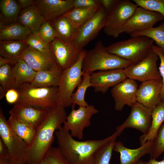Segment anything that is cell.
<instances>
[{
	"label": "cell",
	"instance_id": "6da1fadb",
	"mask_svg": "<svg viewBox=\"0 0 164 164\" xmlns=\"http://www.w3.org/2000/svg\"><path fill=\"white\" fill-rule=\"evenodd\" d=\"M67 117L65 108L57 105L46 109L36 128L34 138L27 151V164H39L52 147L55 132L62 127Z\"/></svg>",
	"mask_w": 164,
	"mask_h": 164
},
{
	"label": "cell",
	"instance_id": "7a4b0ae2",
	"mask_svg": "<svg viewBox=\"0 0 164 164\" xmlns=\"http://www.w3.org/2000/svg\"><path fill=\"white\" fill-rule=\"evenodd\" d=\"M123 131L116 129L111 135L100 140L79 141L62 126L55 132L58 148L69 164H94L95 154L101 147Z\"/></svg>",
	"mask_w": 164,
	"mask_h": 164
},
{
	"label": "cell",
	"instance_id": "3957f363",
	"mask_svg": "<svg viewBox=\"0 0 164 164\" xmlns=\"http://www.w3.org/2000/svg\"><path fill=\"white\" fill-rule=\"evenodd\" d=\"M132 64L131 61L108 52L102 41L99 40L96 43L93 48L86 50L82 70L84 73L91 74L98 70L124 69Z\"/></svg>",
	"mask_w": 164,
	"mask_h": 164
},
{
	"label": "cell",
	"instance_id": "277c9868",
	"mask_svg": "<svg viewBox=\"0 0 164 164\" xmlns=\"http://www.w3.org/2000/svg\"><path fill=\"white\" fill-rule=\"evenodd\" d=\"M154 41L144 36H140L112 43L105 47L109 52L130 60L131 65L137 64L151 51Z\"/></svg>",
	"mask_w": 164,
	"mask_h": 164
},
{
	"label": "cell",
	"instance_id": "5b68a950",
	"mask_svg": "<svg viewBox=\"0 0 164 164\" xmlns=\"http://www.w3.org/2000/svg\"><path fill=\"white\" fill-rule=\"evenodd\" d=\"M15 88L19 92V97L15 104L44 110L57 105L58 87H38L26 83Z\"/></svg>",
	"mask_w": 164,
	"mask_h": 164
},
{
	"label": "cell",
	"instance_id": "8992f818",
	"mask_svg": "<svg viewBox=\"0 0 164 164\" xmlns=\"http://www.w3.org/2000/svg\"><path fill=\"white\" fill-rule=\"evenodd\" d=\"M85 54L86 50L83 49L77 61L70 67L63 70L58 87L57 105L65 108L72 106L71 96L83 80L82 65Z\"/></svg>",
	"mask_w": 164,
	"mask_h": 164
},
{
	"label": "cell",
	"instance_id": "52a82bcc",
	"mask_svg": "<svg viewBox=\"0 0 164 164\" xmlns=\"http://www.w3.org/2000/svg\"><path fill=\"white\" fill-rule=\"evenodd\" d=\"M138 6L130 0H118L108 14L104 28L105 33L114 38L123 33L124 25L134 13Z\"/></svg>",
	"mask_w": 164,
	"mask_h": 164
},
{
	"label": "cell",
	"instance_id": "ba28073f",
	"mask_svg": "<svg viewBox=\"0 0 164 164\" xmlns=\"http://www.w3.org/2000/svg\"><path fill=\"white\" fill-rule=\"evenodd\" d=\"M108 14L102 6L87 22L77 29L72 42L77 48L82 50L95 39L105 26Z\"/></svg>",
	"mask_w": 164,
	"mask_h": 164
},
{
	"label": "cell",
	"instance_id": "9c48e42d",
	"mask_svg": "<svg viewBox=\"0 0 164 164\" xmlns=\"http://www.w3.org/2000/svg\"><path fill=\"white\" fill-rule=\"evenodd\" d=\"M159 58L157 54L152 50L140 62L124 69V72L127 78L142 82L161 79L157 66Z\"/></svg>",
	"mask_w": 164,
	"mask_h": 164
},
{
	"label": "cell",
	"instance_id": "30bf717a",
	"mask_svg": "<svg viewBox=\"0 0 164 164\" xmlns=\"http://www.w3.org/2000/svg\"><path fill=\"white\" fill-rule=\"evenodd\" d=\"M72 108L67 116L62 127L65 130L69 131L73 137L81 140L83 137L84 129L90 125L91 118L99 111L91 104L86 107L79 106L77 110L74 108Z\"/></svg>",
	"mask_w": 164,
	"mask_h": 164
},
{
	"label": "cell",
	"instance_id": "8fae6325",
	"mask_svg": "<svg viewBox=\"0 0 164 164\" xmlns=\"http://www.w3.org/2000/svg\"><path fill=\"white\" fill-rule=\"evenodd\" d=\"M0 138L9 150L10 160L15 159L26 161L28 145L10 128L1 106L0 107Z\"/></svg>",
	"mask_w": 164,
	"mask_h": 164
},
{
	"label": "cell",
	"instance_id": "7c38bea8",
	"mask_svg": "<svg viewBox=\"0 0 164 164\" xmlns=\"http://www.w3.org/2000/svg\"><path fill=\"white\" fill-rule=\"evenodd\" d=\"M164 20L160 14L138 6L124 25L123 33L130 35L153 27L158 22Z\"/></svg>",
	"mask_w": 164,
	"mask_h": 164
},
{
	"label": "cell",
	"instance_id": "4fadbf2b",
	"mask_svg": "<svg viewBox=\"0 0 164 164\" xmlns=\"http://www.w3.org/2000/svg\"><path fill=\"white\" fill-rule=\"evenodd\" d=\"M50 44L55 62L63 70L74 64L78 60L83 50L77 48L72 43L64 42L56 38Z\"/></svg>",
	"mask_w": 164,
	"mask_h": 164
},
{
	"label": "cell",
	"instance_id": "5bb4252c",
	"mask_svg": "<svg viewBox=\"0 0 164 164\" xmlns=\"http://www.w3.org/2000/svg\"><path fill=\"white\" fill-rule=\"evenodd\" d=\"M130 113L126 120L116 129L124 130L128 128H134L146 135L150 129L152 120V111L136 102L131 107Z\"/></svg>",
	"mask_w": 164,
	"mask_h": 164
},
{
	"label": "cell",
	"instance_id": "9a60e30c",
	"mask_svg": "<svg viewBox=\"0 0 164 164\" xmlns=\"http://www.w3.org/2000/svg\"><path fill=\"white\" fill-rule=\"evenodd\" d=\"M138 87L135 80L127 78L112 88L111 92L114 101L115 110L121 111L125 105L131 107L137 102Z\"/></svg>",
	"mask_w": 164,
	"mask_h": 164
},
{
	"label": "cell",
	"instance_id": "2e32d148",
	"mask_svg": "<svg viewBox=\"0 0 164 164\" xmlns=\"http://www.w3.org/2000/svg\"><path fill=\"white\" fill-rule=\"evenodd\" d=\"M124 69L99 71L90 74L91 82L94 92L104 94L127 78Z\"/></svg>",
	"mask_w": 164,
	"mask_h": 164
},
{
	"label": "cell",
	"instance_id": "e0dca14e",
	"mask_svg": "<svg viewBox=\"0 0 164 164\" xmlns=\"http://www.w3.org/2000/svg\"><path fill=\"white\" fill-rule=\"evenodd\" d=\"M162 87V79L142 82L137 92V102L152 111L161 101Z\"/></svg>",
	"mask_w": 164,
	"mask_h": 164
},
{
	"label": "cell",
	"instance_id": "ac0fdd59",
	"mask_svg": "<svg viewBox=\"0 0 164 164\" xmlns=\"http://www.w3.org/2000/svg\"><path fill=\"white\" fill-rule=\"evenodd\" d=\"M21 58L36 72L51 70L58 66L51 51H41L29 46L22 53Z\"/></svg>",
	"mask_w": 164,
	"mask_h": 164
},
{
	"label": "cell",
	"instance_id": "d6986e66",
	"mask_svg": "<svg viewBox=\"0 0 164 164\" xmlns=\"http://www.w3.org/2000/svg\"><path fill=\"white\" fill-rule=\"evenodd\" d=\"M35 5L46 21L65 15L74 8V0H36Z\"/></svg>",
	"mask_w": 164,
	"mask_h": 164
},
{
	"label": "cell",
	"instance_id": "ffe728a7",
	"mask_svg": "<svg viewBox=\"0 0 164 164\" xmlns=\"http://www.w3.org/2000/svg\"><path fill=\"white\" fill-rule=\"evenodd\" d=\"M154 142V140L147 141L138 148L132 149L125 146L120 141H115L113 150L120 153V164H134L145 155H150Z\"/></svg>",
	"mask_w": 164,
	"mask_h": 164
},
{
	"label": "cell",
	"instance_id": "44dd1931",
	"mask_svg": "<svg viewBox=\"0 0 164 164\" xmlns=\"http://www.w3.org/2000/svg\"><path fill=\"white\" fill-rule=\"evenodd\" d=\"M46 110L15 104L9 113L10 115L36 128L43 119Z\"/></svg>",
	"mask_w": 164,
	"mask_h": 164
},
{
	"label": "cell",
	"instance_id": "7402d4cb",
	"mask_svg": "<svg viewBox=\"0 0 164 164\" xmlns=\"http://www.w3.org/2000/svg\"><path fill=\"white\" fill-rule=\"evenodd\" d=\"M12 65L11 88H16L24 84L32 82L36 72L25 61L20 58Z\"/></svg>",
	"mask_w": 164,
	"mask_h": 164
},
{
	"label": "cell",
	"instance_id": "603a6c76",
	"mask_svg": "<svg viewBox=\"0 0 164 164\" xmlns=\"http://www.w3.org/2000/svg\"><path fill=\"white\" fill-rule=\"evenodd\" d=\"M46 21L35 4L22 9L18 18L17 22L34 32H38L42 25Z\"/></svg>",
	"mask_w": 164,
	"mask_h": 164
},
{
	"label": "cell",
	"instance_id": "cb8c5ba5",
	"mask_svg": "<svg viewBox=\"0 0 164 164\" xmlns=\"http://www.w3.org/2000/svg\"><path fill=\"white\" fill-rule=\"evenodd\" d=\"M62 71L58 66L52 70L36 72L33 80L30 84L38 87H58Z\"/></svg>",
	"mask_w": 164,
	"mask_h": 164
},
{
	"label": "cell",
	"instance_id": "d4e9b609",
	"mask_svg": "<svg viewBox=\"0 0 164 164\" xmlns=\"http://www.w3.org/2000/svg\"><path fill=\"white\" fill-rule=\"evenodd\" d=\"M50 21L56 38L64 42L71 43L77 28L73 26L68 18L63 15Z\"/></svg>",
	"mask_w": 164,
	"mask_h": 164
},
{
	"label": "cell",
	"instance_id": "484cf974",
	"mask_svg": "<svg viewBox=\"0 0 164 164\" xmlns=\"http://www.w3.org/2000/svg\"><path fill=\"white\" fill-rule=\"evenodd\" d=\"M28 46L26 40L0 41V56L10 59L14 64L21 58L22 53Z\"/></svg>",
	"mask_w": 164,
	"mask_h": 164
},
{
	"label": "cell",
	"instance_id": "4316f807",
	"mask_svg": "<svg viewBox=\"0 0 164 164\" xmlns=\"http://www.w3.org/2000/svg\"><path fill=\"white\" fill-rule=\"evenodd\" d=\"M152 120L151 127L148 133L142 135L140 138V143L142 145L146 142L154 140L158 131L164 121V100L160 103L152 111Z\"/></svg>",
	"mask_w": 164,
	"mask_h": 164
},
{
	"label": "cell",
	"instance_id": "83f0119b",
	"mask_svg": "<svg viewBox=\"0 0 164 164\" xmlns=\"http://www.w3.org/2000/svg\"><path fill=\"white\" fill-rule=\"evenodd\" d=\"M32 33L29 29L16 22L0 29V41L25 40Z\"/></svg>",
	"mask_w": 164,
	"mask_h": 164
},
{
	"label": "cell",
	"instance_id": "f1b7e54d",
	"mask_svg": "<svg viewBox=\"0 0 164 164\" xmlns=\"http://www.w3.org/2000/svg\"><path fill=\"white\" fill-rule=\"evenodd\" d=\"M7 122L11 129L28 145L32 142L36 128L31 125L10 115Z\"/></svg>",
	"mask_w": 164,
	"mask_h": 164
},
{
	"label": "cell",
	"instance_id": "f546056e",
	"mask_svg": "<svg viewBox=\"0 0 164 164\" xmlns=\"http://www.w3.org/2000/svg\"><path fill=\"white\" fill-rule=\"evenodd\" d=\"M102 5L91 8H73L64 15L77 29L89 20Z\"/></svg>",
	"mask_w": 164,
	"mask_h": 164
},
{
	"label": "cell",
	"instance_id": "4dcf8cb0",
	"mask_svg": "<svg viewBox=\"0 0 164 164\" xmlns=\"http://www.w3.org/2000/svg\"><path fill=\"white\" fill-rule=\"evenodd\" d=\"M21 9L18 1L14 0L0 1V16L7 25L17 22Z\"/></svg>",
	"mask_w": 164,
	"mask_h": 164
},
{
	"label": "cell",
	"instance_id": "1f68e13d",
	"mask_svg": "<svg viewBox=\"0 0 164 164\" xmlns=\"http://www.w3.org/2000/svg\"><path fill=\"white\" fill-rule=\"evenodd\" d=\"M90 87H92L90 73H84L82 82L78 86L77 90L73 93L71 97L72 108H74L76 104L79 106L83 107L89 105L85 100V95L87 90Z\"/></svg>",
	"mask_w": 164,
	"mask_h": 164
},
{
	"label": "cell",
	"instance_id": "d6a6232c",
	"mask_svg": "<svg viewBox=\"0 0 164 164\" xmlns=\"http://www.w3.org/2000/svg\"><path fill=\"white\" fill-rule=\"evenodd\" d=\"M131 37L144 36L152 40L161 49L164 56V21L158 26L130 35Z\"/></svg>",
	"mask_w": 164,
	"mask_h": 164
},
{
	"label": "cell",
	"instance_id": "836d02e7",
	"mask_svg": "<svg viewBox=\"0 0 164 164\" xmlns=\"http://www.w3.org/2000/svg\"><path fill=\"white\" fill-rule=\"evenodd\" d=\"M118 136H116L100 148L95 153L94 164H111L114 144Z\"/></svg>",
	"mask_w": 164,
	"mask_h": 164
},
{
	"label": "cell",
	"instance_id": "e575fe53",
	"mask_svg": "<svg viewBox=\"0 0 164 164\" xmlns=\"http://www.w3.org/2000/svg\"><path fill=\"white\" fill-rule=\"evenodd\" d=\"M164 152V121L160 126L154 140L151 159H156Z\"/></svg>",
	"mask_w": 164,
	"mask_h": 164
},
{
	"label": "cell",
	"instance_id": "d590c367",
	"mask_svg": "<svg viewBox=\"0 0 164 164\" xmlns=\"http://www.w3.org/2000/svg\"><path fill=\"white\" fill-rule=\"evenodd\" d=\"M26 40L29 46L41 51H51L50 43L44 41L37 32L32 33Z\"/></svg>",
	"mask_w": 164,
	"mask_h": 164
},
{
	"label": "cell",
	"instance_id": "8d00e7d4",
	"mask_svg": "<svg viewBox=\"0 0 164 164\" xmlns=\"http://www.w3.org/2000/svg\"><path fill=\"white\" fill-rule=\"evenodd\" d=\"M138 6L157 12L164 17V0H133Z\"/></svg>",
	"mask_w": 164,
	"mask_h": 164
},
{
	"label": "cell",
	"instance_id": "74e56055",
	"mask_svg": "<svg viewBox=\"0 0 164 164\" xmlns=\"http://www.w3.org/2000/svg\"><path fill=\"white\" fill-rule=\"evenodd\" d=\"M6 64L0 66V84L6 91L11 88L12 66Z\"/></svg>",
	"mask_w": 164,
	"mask_h": 164
},
{
	"label": "cell",
	"instance_id": "f35d334b",
	"mask_svg": "<svg viewBox=\"0 0 164 164\" xmlns=\"http://www.w3.org/2000/svg\"><path fill=\"white\" fill-rule=\"evenodd\" d=\"M37 32L40 37L49 43L56 38L55 30L50 21H46L42 25Z\"/></svg>",
	"mask_w": 164,
	"mask_h": 164
},
{
	"label": "cell",
	"instance_id": "ab89813d",
	"mask_svg": "<svg viewBox=\"0 0 164 164\" xmlns=\"http://www.w3.org/2000/svg\"><path fill=\"white\" fill-rule=\"evenodd\" d=\"M44 158L50 164H69L61 154L58 147H51L48 150Z\"/></svg>",
	"mask_w": 164,
	"mask_h": 164
},
{
	"label": "cell",
	"instance_id": "60d3db41",
	"mask_svg": "<svg viewBox=\"0 0 164 164\" xmlns=\"http://www.w3.org/2000/svg\"><path fill=\"white\" fill-rule=\"evenodd\" d=\"M152 50L157 54L160 60L159 70L162 81V87L160 94V98L161 100H164V56L160 48L157 46L154 45Z\"/></svg>",
	"mask_w": 164,
	"mask_h": 164
},
{
	"label": "cell",
	"instance_id": "b9f144b4",
	"mask_svg": "<svg viewBox=\"0 0 164 164\" xmlns=\"http://www.w3.org/2000/svg\"><path fill=\"white\" fill-rule=\"evenodd\" d=\"M101 5L100 0H74V8H91Z\"/></svg>",
	"mask_w": 164,
	"mask_h": 164
},
{
	"label": "cell",
	"instance_id": "7bdbcfd3",
	"mask_svg": "<svg viewBox=\"0 0 164 164\" xmlns=\"http://www.w3.org/2000/svg\"><path fill=\"white\" fill-rule=\"evenodd\" d=\"M5 97L9 104H15L19 99V92L15 88H10L6 91Z\"/></svg>",
	"mask_w": 164,
	"mask_h": 164
},
{
	"label": "cell",
	"instance_id": "ee69618b",
	"mask_svg": "<svg viewBox=\"0 0 164 164\" xmlns=\"http://www.w3.org/2000/svg\"><path fill=\"white\" fill-rule=\"evenodd\" d=\"M118 0H100L101 2L108 14L113 8Z\"/></svg>",
	"mask_w": 164,
	"mask_h": 164
},
{
	"label": "cell",
	"instance_id": "f6af8a7d",
	"mask_svg": "<svg viewBox=\"0 0 164 164\" xmlns=\"http://www.w3.org/2000/svg\"><path fill=\"white\" fill-rule=\"evenodd\" d=\"M0 157L10 160L9 150L1 138H0Z\"/></svg>",
	"mask_w": 164,
	"mask_h": 164
},
{
	"label": "cell",
	"instance_id": "bcb514c9",
	"mask_svg": "<svg viewBox=\"0 0 164 164\" xmlns=\"http://www.w3.org/2000/svg\"><path fill=\"white\" fill-rule=\"evenodd\" d=\"M22 9H26L35 4V0H18Z\"/></svg>",
	"mask_w": 164,
	"mask_h": 164
},
{
	"label": "cell",
	"instance_id": "7dc6e473",
	"mask_svg": "<svg viewBox=\"0 0 164 164\" xmlns=\"http://www.w3.org/2000/svg\"><path fill=\"white\" fill-rule=\"evenodd\" d=\"M14 64L13 62L9 59L0 56V66L6 64Z\"/></svg>",
	"mask_w": 164,
	"mask_h": 164
},
{
	"label": "cell",
	"instance_id": "c3c4849f",
	"mask_svg": "<svg viewBox=\"0 0 164 164\" xmlns=\"http://www.w3.org/2000/svg\"><path fill=\"white\" fill-rule=\"evenodd\" d=\"M145 164H164V159L158 161L156 159L150 158L148 162H145Z\"/></svg>",
	"mask_w": 164,
	"mask_h": 164
},
{
	"label": "cell",
	"instance_id": "681fc988",
	"mask_svg": "<svg viewBox=\"0 0 164 164\" xmlns=\"http://www.w3.org/2000/svg\"><path fill=\"white\" fill-rule=\"evenodd\" d=\"M10 164H27V162L26 160L12 159Z\"/></svg>",
	"mask_w": 164,
	"mask_h": 164
},
{
	"label": "cell",
	"instance_id": "f907efd6",
	"mask_svg": "<svg viewBox=\"0 0 164 164\" xmlns=\"http://www.w3.org/2000/svg\"><path fill=\"white\" fill-rule=\"evenodd\" d=\"M10 159L0 157V164H10Z\"/></svg>",
	"mask_w": 164,
	"mask_h": 164
},
{
	"label": "cell",
	"instance_id": "816d5d0a",
	"mask_svg": "<svg viewBox=\"0 0 164 164\" xmlns=\"http://www.w3.org/2000/svg\"><path fill=\"white\" fill-rule=\"evenodd\" d=\"M6 92L4 88L2 86H0V99L5 97Z\"/></svg>",
	"mask_w": 164,
	"mask_h": 164
},
{
	"label": "cell",
	"instance_id": "f5cc1de1",
	"mask_svg": "<svg viewBox=\"0 0 164 164\" xmlns=\"http://www.w3.org/2000/svg\"><path fill=\"white\" fill-rule=\"evenodd\" d=\"M39 164H50L49 161L44 158Z\"/></svg>",
	"mask_w": 164,
	"mask_h": 164
},
{
	"label": "cell",
	"instance_id": "db71d44e",
	"mask_svg": "<svg viewBox=\"0 0 164 164\" xmlns=\"http://www.w3.org/2000/svg\"><path fill=\"white\" fill-rule=\"evenodd\" d=\"M134 164H145V162H144L140 159Z\"/></svg>",
	"mask_w": 164,
	"mask_h": 164
}]
</instances>
